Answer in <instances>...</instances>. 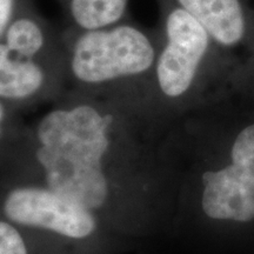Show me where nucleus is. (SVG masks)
Listing matches in <instances>:
<instances>
[{
    "instance_id": "9d476101",
    "label": "nucleus",
    "mask_w": 254,
    "mask_h": 254,
    "mask_svg": "<svg viewBox=\"0 0 254 254\" xmlns=\"http://www.w3.org/2000/svg\"><path fill=\"white\" fill-rule=\"evenodd\" d=\"M0 254H34L20 230L0 214Z\"/></svg>"
},
{
    "instance_id": "f257e3e1",
    "label": "nucleus",
    "mask_w": 254,
    "mask_h": 254,
    "mask_svg": "<svg viewBox=\"0 0 254 254\" xmlns=\"http://www.w3.org/2000/svg\"><path fill=\"white\" fill-rule=\"evenodd\" d=\"M164 133L131 106L66 90L26 124L0 177L52 187L136 247L172 232L176 185Z\"/></svg>"
},
{
    "instance_id": "f03ea898",
    "label": "nucleus",
    "mask_w": 254,
    "mask_h": 254,
    "mask_svg": "<svg viewBox=\"0 0 254 254\" xmlns=\"http://www.w3.org/2000/svg\"><path fill=\"white\" fill-rule=\"evenodd\" d=\"M172 232L219 243L254 240V98L187 113L167 126Z\"/></svg>"
},
{
    "instance_id": "7ed1b4c3",
    "label": "nucleus",
    "mask_w": 254,
    "mask_h": 254,
    "mask_svg": "<svg viewBox=\"0 0 254 254\" xmlns=\"http://www.w3.org/2000/svg\"><path fill=\"white\" fill-rule=\"evenodd\" d=\"M161 45L147 98L148 119L160 128L187 113L238 98H254L246 75L202 25L173 0H157Z\"/></svg>"
},
{
    "instance_id": "0eeeda50",
    "label": "nucleus",
    "mask_w": 254,
    "mask_h": 254,
    "mask_svg": "<svg viewBox=\"0 0 254 254\" xmlns=\"http://www.w3.org/2000/svg\"><path fill=\"white\" fill-rule=\"evenodd\" d=\"M195 18L254 88V0H173Z\"/></svg>"
},
{
    "instance_id": "6e6552de",
    "label": "nucleus",
    "mask_w": 254,
    "mask_h": 254,
    "mask_svg": "<svg viewBox=\"0 0 254 254\" xmlns=\"http://www.w3.org/2000/svg\"><path fill=\"white\" fill-rule=\"evenodd\" d=\"M66 26L94 30L110 26L127 18L129 0H56Z\"/></svg>"
},
{
    "instance_id": "9b49d317",
    "label": "nucleus",
    "mask_w": 254,
    "mask_h": 254,
    "mask_svg": "<svg viewBox=\"0 0 254 254\" xmlns=\"http://www.w3.org/2000/svg\"><path fill=\"white\" fill-rule=\"evenodd\" d=\"M32 0H0V34L7 27L15 14Z\"/></svg>"
},
{
    "instance_id": "39448f33",
    "label": "nucleus",
    "mask_w": 254,
    "mask_h": 254,
    "mask_svg": "<svg viewBox=\"0 0 254 254\" xmlns=\"http://www.w3.org/2000/svg\"><path fill=\"white\" fill-rule=\"evenodd\" d=\"M0 214L34 254H122L132 246L93 212L36 180L0 177Z\"/></svg>"
},
{
    "instance_id": "20e7f679",
    "label": "nucleus",
    "mask_w": 254,
    "mask_h": 254,
    "mask_svg": "<svg viewBox=\"0 0 254 254\" xmlns=\"http://www.w3.org/2000/svg\"><path fill=\"white\" fill-rule=\"evenodd\" d=\"M67 90L125 104L147 117L146 106L161 32L124 19L94 30H60ZM148 118V117H147Z\"/></svg>"
},
{
    "instance_id": "1a4fd4ad",
    "label": "nucleus",
    "mask_w": 254,
    "mask_h": 254,
    "mask_svg": "<svg viewBox=\"0 0 254 254\" xmlns=\"http://www.w3.org/2000/svg\"><path fill=\"white\" fill-rule=\"evenodd\" d=\"M26 124L23 112L0 99V173L17 150Z\"/></svg>"
},
{
    "instance_id": "423d86ee",
    "label": "nucleus",
    "mask_w": 254,
    "mask_h": 254,
    "mask_svg": "<svg viewBox=\"0 0 254 254\" xmlns=\"http://www.w3.org/2000/svg\"><path fill=\"white\" fill-rule=\"evenodd\" d=\"M67 90L60 30L27 2L0 34V99L20 112L52 104Z\"/></svg>"
}]
</instances>
